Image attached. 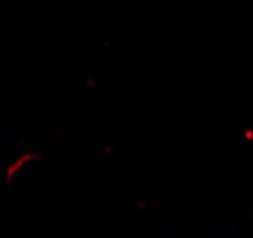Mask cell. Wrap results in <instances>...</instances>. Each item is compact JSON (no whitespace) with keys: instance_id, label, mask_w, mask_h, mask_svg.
Instances as JSON below:
<instances>
[]
</instances>
